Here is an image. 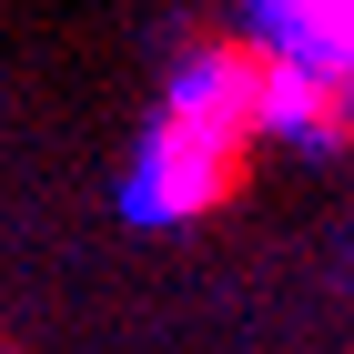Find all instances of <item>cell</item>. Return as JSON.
I'll return each mask as SVG.
<instances>
[{"mask_svg": "<svg viewBox=\"0 0 354 354\" xmlns=\"http://www.w3.org/2000/svg\"><path fill=\"white\" fill-rule=\"evenodd\" d=\"M0 354H21V344H10V324H0Z\"/></svg>", "mask_w": 354, "mask_h": 354, "instance_id": "7a4b0ae2", "label": "cell"}, {"mask_svg": "<svg viewBox=\"0 0 354 354\" xmlns=\"http://www.w3.org/2000/svg\"><path fill=\"white\" fill-rule=\"evenodd\" d=\"M263 132H273V122H253V111H233V102H213V91L183 82L162 102V122H152V142H142L132 213L142 223H203V213H223V203L243 192Z\"/></svg>", "mask_w": 354, "mask_h": 354, "instance_id": "6da1fadb", "label": "cell"}]
</instances>
